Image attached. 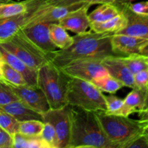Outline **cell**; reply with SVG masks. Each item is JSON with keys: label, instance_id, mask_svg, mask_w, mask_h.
<instances>
[{"label": "cell", "instance_id": "23", "mask_svg": "<svg viewBox=\"0 0 148 148\" xmlns=\"http://www.w3.org/2000/svg\"><path fill=\"white\" fill-rule=\"evenodd\" d=\"M92 82L101 91L110 94H115L124 87L121 82L113 77L109 74L97 77L92 79Z\"/></svg>", "mask_w": 148, "mask_h": 148}, {"label": "cell", "instance_id": "28", "mask_svg": "<svg viewBox=\"0 0 148 148\" xmlns=\"http://www.w3.org/2000/svg\"><path fill=\"white\" fill-rule=\"evenodd\" d=\"M44 123L40 120H28L19 124V133L26 136H40Z\"/></svg>", "mask_w": 148, "mask_h": 148}, {"label": "cell", "instance_id": "31", "mask_svg": "<svg viewBox=\"0 0 148 148\" xmlns=\"http://www.w3.org/2000/svg\"><path fill=\"white\" fill-rule=\"evenodd\" d=\"M16 101H20V99L12 89L10 84L0 79V106Z\"/></svg>", "mask_w": 148, "mask_h": 148}, {"label": "cell", "instance_id": "38", "mask_svg": "<svg viewBox=\"0 0 148 148\" xmlns=\"http://www.w3.org/2000/svg\"><path fill=\"white\" fill-rule=\"evenodd\" d=\"M134 0H99L98 4L102 3H112V4H121V3H128L132 2Z\"/></svg>", "mask_w": 148, "mask_h": 148}, {"label": "cell", "instance_id": "22", "mask_svg": "<svg viewBox=\"0 0 148 148\" xmlns=\"http://www.w3.org/2000/svg\"><path fill=\"white\" fill-rule=\"evenodd\" d=\"M121 13L118 5L112 3H102L94 10L90 14H88L90 21L103 22L114 18Z\"/></svg>", "mask_w": 148, "mask_h": 148}, {"label": "cell", "instance_id": "7", "mask_svg": "<svg viewBox=\"0 0 148 148\" xmlns=\"http://www.w3.org/2000/svg\"><path fill=\"white\" fill-rule=\"evenodd\" d=\"M72 106L66 105L59 108H49L41 114L42 121L49 123L54 129L58 137L59 148H66L71 130V113Z\"/></svg>", "mask_w": 148, "mask_h": 148}, {"label": "cell", "instance_id": "26", "mask_svg": "<svg viewBox=\"0 0 148 148\" xmlns=\"http://www.w3.org/2000/svg\"><path fill=\"white\" fill-rule=\"evenodd\" d=\"M27 11L25 1L0 3V17H8L24 14Z\"/></svg>", "mask_w": 148, "mask_h": 148}, {"label": "cell", "instance_id": "1", "mask_svg": "<svg viewBox=\"0 0 148 148\" xmlns=\"http://www.w3.org/2000/svg\"><path fill=\"white\" fill-rule=\"evenodd\" d=\"M114 33H95L90 30L73 36L74 42L66 49L53 52L51 62L62 68L75 60L80 59H103L107 56H116L111 48V39Z\"/></svg>", "mask_w": 148, "mask_h": 148}, {"label": "cell", "instance_id": "9", "mask_svg": "<svg viewBox=\"0 0 148 148\" xmlns=\"http://www.w3.org/2000/svg\"><path fill=\"white\" fill-rule=\"evenodd\" d=\"M10 85L20 101L30 109L42 114L50 108L46 95L38 86Z\"/></svg>", "mask_w": 148, "mask_h": 148}, {"label": "cell", "instance_id": "39", "mask_svg": "<svg viewBox=\"0 0 148 148\" xmlns=\"http://www.w3.org/2000/svg\"><path fill=\"white\" fill-rule=\"evenodd\" d=\"M140 54L145 55V56H148V46H147L146 48H145L144 50L142 51V53Z\"/></svg>", "mask_w": 148, "mask_h": 148}, {"label": "cell", "instance_id": "18", "mask_svg": "<svg viewBox=\"0 0 148 148\" xmlns=\"http://www.w3.org/2000/svg\"><path fill=\"white\" fill-rule=\"evenodd\" d=\"M145 93L140 90L132 89L124 99V105L116 115L130 116L134 113L142 112L145 105Z\"/></svg>", "mask_w": 148, "mask_h": 148}, {"label": "cell", "instance_id": "29", "mask_svg": "<svg viewBox=\"0 0 148 148\" xmlns=\"http://www.w3.org/2000/svg\"><path fill=\"white\" fill-rule=\"evenodd\" d=\"M19 122L16 119L0 109V127L12 136L19 132Z\"/></svg>", "mask_w": 148, "mask_h": 148}, {"label": "cell", "instance_id": "4", "mask_svg": "<svg viewBox=\"0 0 148 148\" xmlns=\"http://www.w3.org/2000/svg\"><path fill=\"white\" fill-rule=\"evenodd\" d=\"M69 77L51 62L38 70L37 85L46 95L50 108L68 105L67 85Z\"/></svg>", "mask_w": 148, "mask_h": 148}, {"label": "cell", "instance_id": "41", "mask_svg": "<svg viewBox=\"0 0 148 148\" xmlns=\"http://www.w3.org/2000/svg\"><path fill=\"white\" fill-rule=\"evenodd\" d=\"M12 1V0H0V3H5V2H9V1Z\"/></svg>", "mask_w": 148, "mask_h": 148}, {"label": "cell", "instance_id": "25", "mask_svg": "<svg viewBox=\"0 0 148 148\" xmlns=\"http://www.w3.org/2000/svg\"><path fill=\"white\" fill-rule=\"evenodd\" d=\"M0 69L3 80L14 86L27 85L24 77L17 70L4 62L0 61Z\"/></svg>", "mask_w": 148, "mask_h": 148}, {"label": "cell", "instance_id": "15", "mask_svg": "<svg viewBox=\"0 0 148 148\" xmlns=\"http://www.w3.org/2000/svg\"><path fill=\"white\" fill-rule=\"evenodd\" d=\"M0 61L5 62L18 71L24 77L27 85L34 87L38 86V70L29 67L23 61L3 49L1 46H0Z\"/></svg>", "mask_w": 148, "mask_h": 148}, {"label": "cell", "instance_id": "3", "mask_svg": "<svg viewBox=\"0 0 148 148\" xmlns=\"http://www.w3.org/2000/svg\"><path fill=\"white\" fill-rule=\"evenodd\" d=\"M96 115L106 135L116 148H124L127 143L144 133L148 127L147 119L134 120L105 111H97Z\"/></svg>", "mask_w": 148, "mask_h": 148}, {"label": "cell", "instance_id": "40", "mask_svg": "<svg viewBox=\"0 0 148 148\" xmlns=\"http://www.w3.org/2000/svg\"><path fill=\"white\" fill-rule=\"evenodd\" d=\"M141 56L142 58H143V60L145 61V62L148 65V56H145V55L141 54Z\"/></svg>", "mask_w": 148, "mask_h": 148}, {"label": "cell", "instance_id": "6", "mask_svg": "<svg viewBox=\"0 0 148 148\" xmlns=\"http://www.w3.org/2000/svg\"><path fill=\"white\" fill-rule=\"evenodd\" d=\"M0 46L36 70L50 62L54 52L48 53L42 50L25 34L22 29L11 39L0 43Z\"/></svg>", "mask_w": 148, "mask_h": 148}, {"label": "cell", "instance_id": "19", "mask_svg": "<svg viewBox=\"0 0 148 148\" xmlns=\"http://www.w3.org/2000/svg\"><path fill=\"white\" fill-rule=\"evenodd\" d=\"M127 25V18L125 14L121 13L114 18L103 22H92L90 28L95 33H116L124 29Z\"/></svg>", "mask_w": 148, "mask_h": 148}, {"label": "cell", "instance_id": "16", "mask_svg": "<svg viewBox=\"0 0 148 148\" xmlns=\"http://www.w3.org/2000/svg\"><path fill=\"white\" fill-rule=\"evenodd\" d=\"M26 13L8 17H0V43L11 39L24 27Z\"/></svg>", "mask_w": 148, "mask_h": 148}, {"label": "cell", "instance_id": "32", "mask_svg": "<svg viewBox=\"0 0 148 148\" xmlns=\"http://www.w3.org/2000/svg\"><path fill=\"white\" fill-rule=\"evenodd\" d=\"M105 101L106 106V110L105 112L108 114L116 115L124 105V99L116 96L114 94L105 95Z\"/></svg>", "mask_w": 148, "mask_h": 148}, {"label": "cell", "instance_id": "36", "mask_svg": "<svg viewBox=\"0 0 148 148\" xmlns=\"http://www.w3.org/2000/svg\"><path fill=\"white\" fill-rule=\"evenodd\" d=\"M0 148H13L12 136L0 127Z\"/></svg>", "mask_w": 148, "mask_h": 148}, {"label": "cell", "instance_id": "42", "mask_svg": "<svg viewBox=\"0 0 148 148\" xmlns=\"http://www.w3.org/2000/svg\"><path fill=\"white\" fill-rule=\"evenodd\" d=\"M145 134H147V136L148 137V127H147V128H146V130H145Z\"/></svg>", "mask_w": 148, "mask_h": 148}, {"label": "cell", "instance_id": "12", "mask_svg": "<svg viewBox=\"0 0 148 148\" xmlns=\"http://www.w3.org/2000/svg\"><path fill=\"white\" fill-rule=\"evenodd\" d=\"M90 6V4H85L79 8L69 12L58 23L66 30H70L76 34L85 33L90 25L88 14Z\"/></svg>", "mask_w": 148, "mask_h": 148}, {"label": "cell", "instance_id": "33", "mask_svg": "<svg viewBox=\"0 0 148 148\" xmlns=\"http://www.w3.org/2000/svg\"><path fill=\"white\" fill-rule=\"evenodd\" d=\"M134 89L145 92L148 89V68L134 75Z\"/></svg>", "mask_w": 148, "mask_h": 148}, {"label": "cell", "instance_id": "11", "mask_svg": "<svg viewBox=\"0 0 148 148\" xmlns=\"http://www.w3.org/2000/svg\"><path fill=\"white\" fill-rule=\"evenodd\" d=\"M129 3L115 4L127 18V26L115 33L148 39V15H140L133 12L129 7Z\"/></svg>", "mask_w": 148, "mask_h": 148}, {"label": "cell", "instance_id": "8", "mask_svg": "<svg viewBox=\"0 0 148 148\" xmlns=\"http://www.w3.org/2000/svg\"><path fill=\"white\" fill-rule=\"evenodd\" d=\"M103 59H77L71 62L60 69L69 77L92 82V79L97 77L108 74L102 64Z\"/></svg>", "mask_w": 148, "mask_h": 148}, {"label": "cell", "instance_id": "45", "mask_svg": "<svg viewBox=\"0 0 148 148\" xmlns=\"http://www.w3.org/2000/svg\"><path fill=\"white\" fill-rule=\"evenodd\" d=\"M147 119V121H148V116H147V119Z\"/></svg>", "mask_w": 148, "mask_h": 148}, {"label": "cell", "instance_id": "30", "mask_svg": "<svg viewBox=\"0 0 148 148\" xmlns=\"http://www.w3.org/2000/svg\"><path fill=\"white\" fill-rule=\"evenodd\" d=\"M40 137L44 141L48 148H59V142L53 127L49 123H44Z\"/></svg>", "mask_w": 148, "mask_h": 148}, {"label": "cell", "instance_id": "14", "mask_svg": "<svg viewBox=\"0 0 148 148\" xmlns=\"http://www.w3.org/2000/svg\"><path fill=\"white\" fill-rule=\"evenodd\" d=\"M49 24L48 23H39L22 28L25 34L37 45L40 49L48 53H52L57 49L51 41L49 32Z\"/></svg>", "mask_w": 148, "mask_h": 148}, {"label": "cell", "instance_id": "10", "mask_svg": "<svg viewBox=\"0 0 148 148\" xmlns=\"http://www.w3.org/2000/svg\"><path fill=\"white\" fill-rule=\"evenodd\" d=\"M111 48L118 56L141 53L148 46V39L125 34L114 33L111 39Z\"/></svg>", "mask_w": 148, "mask_h": 148}, {"label": "cell", "instance_id": "35", "mask_svg": "<svg viewBox=\"0 0 148 148\" xmlns=\"http://www.w3.org/2000/svg\"><path fill=\"white\" fill-rule=\"evenodd\" d=\"M129 7L133 12L140 15H148V1L141 2L129 3Z\"/></svg>", "mask_w": 148, "mask_h": 148}, {"label": "cell", "instance_id": "13", "mask_svg": "<svg viewBox=\"0 0 148 148\" xmlns=\"http://www.w3.org/2000/svg\"><path fill=\"white\" fill-rule=\"evenodd\" d=\"M102 64L108 73L121 82L124 87L134 89V75L121 60L119 56H107L102 60Z\"/></svg>", "mask_w": 148, "mask_h": 148}, {"label": "cell", "instance_id": "2", "mask_svg": "<svg viewBox=\"0 0 148 148\" xmlns=\"http://www.w3.org/2000/svg\"><path fill=\"white\" fill-rule=\"evenodd\" d=\"M66 148H116L108 140L96 112L72 107L71 130Z\"/></svg>", "mask_w": 148, "mask_h": 148}, {"label": "cell", "instance_id": "5", "mask_svg": "<svg viewBox=\"0 0 148 148\" xmlns=\"http://www.w3.org/2000/svg\"><path fill=\"white\" fill-rule=\"evenodd\" d=\"M68 105L86 111H106L105 95L92 82L69 77L67 85Z\"/></svg>", "mask_w": 148, "mask_h": 148}, {"label": "cell", "instance_id": "37", "mask_svg": "<svg viewBox=\"0 0 148 148\" xmlns=\"http://www.w3.org/2000/svg\"><path fill=\"white\" fill-rule=\"evenodd\" d=\"M140 119H146L148 116V89L145 93V105L144 108L142 112L139 114Z\"/></svg>", "mask_w": 148, "mask_h": 148}, {"label": "cell", "instance_id": "20", "mask_svg": "<svg viewBox=\"0 0 148 148\" xmlns=\"http://www.w3.org/2000/svg\"><path fill=\"white\" fill-rule=\"evenodd\" d=\"M25 1L27 5V13L33 11L35 9L48 7L69 6L84 4H90L92 6L94 4H98L99 0H36V1L25 0Z\"/></svg>", "mask_w": 148, "mask_h": 148}, {"label": "cell", "instance_id": "17", "mask_svg": "<svg viewBox=\"0 0 148 148\" xmlns=\"http://www.w3.org/2000/svg\"><path fill=\"white\" fill-rule=\"evenodd\" d=\"M0 109L11 115L19 122L28 120L42 121L41 114L30 109L20 101H13L5 105L0 106Z\"/></svg>", "mask_w": 148, "mask_h": 148}, {"label": "cell", "instance_id": "27", "mask_svg": "<svg viewBox=\"0 0 148 148\" xmlns=\"http://www.w3.org/2000/svg\"><path fill=\"white\" fill-rule=\"evenodd\" d=\"M119 58L133 75L148 68V65L143 60L140 53L119 56Z\"/></svg>", "mask_w": 148, "mask_h": 148}, {"label": "cell", "instance_id": "43", "mask_svg": "<svg viewBox=\"0 0 148 148\" xmlns=\"http://www.w3.org/2000/svg\"><path fill=\"white\" fill-rule=\"evenodd\" d=\"M0 79H2L3 80L2 76H1V69H0Z\"/></svg>", "mask_w": 148, "mask_h": 148}, {"label": "cell", "instance_id": "24", "mask_svg": "<svg viewBox=\"0 0 148 148\" xmlns=\"http://www.w3.org/2000/svg\"><path fill=\"white\" fill-rule=\"evenodd\" d=\"M12 138L13 148H48L40 136H26L17 132Z\"/></svg>", "mask_w": 148, "mask_h": 148}, {"label": "cell", "instance_id": "34", "mask_svg": "<svg viewBox=\"0 0 148 148\" xmlns=\"http://www.w3.org/2000/svg\"><path fill=\"white\" fill-rule=\"evenodd\" d=\"M124 148H148V137L145 132L127 143Z\"/></svg>", "mask_w": 148, "mask_h": 148}, {"label": "cell", "instance_id": "21", "mask_svg": "<svg viewBox=\"0 0 148 148\" xmlns=\"http://www.w3.org/2000/svg\"><path fill=\"white\" fill-rule=\"evenodd\" d=\"M49 32L51 41L57 49H66L73 43V37L69 36L66 29L58 23L49 24Z\"/></svg>", "mask_w": 148, "mask_h": 148}, {"label": "cell", "instance_id": "44", "mask_svg": "<svg viewBox=\"0 0 148 148\" xmlns=\"http://www.w3.org/2000/svg\"><path fill=\"white\" fill-rule=\"evenodd\" d=\"M27 1H36V0H27Z\"/></svg>", "mask_w": 148, "mask_h": 148}]
</instances>
